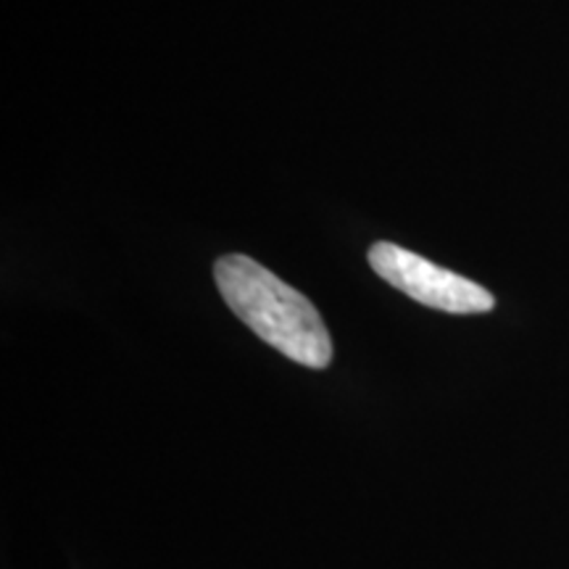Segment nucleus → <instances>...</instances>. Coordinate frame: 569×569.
Listing matches in <instances>:
<instances>
[{
	"mask_svg": "<svg viewBox=\"0 0 569 569\" xmlns=\"http://www.w3.org/2000/svg\"><path fill=\"white\" fill-rule=\"evenodd\" d=\"M213 280L232 315L264 343L296 365L325 369L332 361V338L315 303L251 256L230 253L213 264Z\"/></svg>",
	"mask_w": 569,
	"mask_h": 569,
	"instance_id": "nucleus-1",
	"label": "nucleus"
},
{
	"mask_svg": "<svg viewBox=\"0 0 569 569\" xmlns=\"http://www.w3.org/2000/svg\"><path fill=\"white\" fill-rule=\"evenodd\" d=\"M367 259L377 277L427 309L446 311V315H488L496 306V298L482 284L432 264L419 253L388 243V240L369 248Z\"/></svg>",
	"mask_w": 569,
	"mask_h": 569,
	"instance_id": "nucleus-2",
	"label": "nucleus"
}]
</instances>
